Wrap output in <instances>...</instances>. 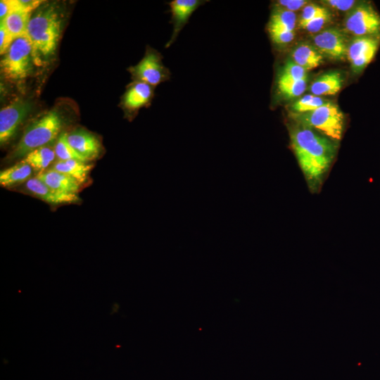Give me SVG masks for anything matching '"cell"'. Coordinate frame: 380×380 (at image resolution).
Wrapping results in <instances>:
<instances>
[{
  "label": "cell",
  "mask_w": 380,
  "mask_h": 380,
  "mask_svg": "<svg viewBox=\"0 0 380 380\" xmlns=\"http://www.w3.org/2000/svg\"><path fill=\"white\" fill-rule=\"evenodd\" d=\"M153 96V87L137 81L127 88L122 99V106L128 112L134 113L149 105Z\"/></svg>",
  "instance_id": "9a60e30c"
},
{
  "label": "cell",
  "mask_w": 380,
  "mask_h": 380,
  "mask_svg": "<svg viewBox=\"0 0 380 380\" xmlns=\"http://www.w3.org/2000/svg\"><path fill=\"white\" fill-rule=\"evenodd\" d=\"M330 20L331 13L330 12H328L322 15L316 17L310 20L300 27L312 34L318 33L321 31L324 25H326L330 21Z\"/></svg>",
  "instance_id": "4316f807"
},
{
  "label": "cell",
  "mask_w": 380,
  "mask_h": 380,
  "mask_svg": "<svg viewBox=\"0 0 380 380\" xmlns=\"http://www.w3.org/2000/svg\"><path fill=\"white\" fill-rule=\"evenodd\" d=\"M30 18V12L19 8L8 14L0 22L4 24L11 37L15 40L27 36V26Z\"/></svg>",
  "instance_id": "ffe728a7"
},
{
  "label": "cell",
  "mask_w": 380,
  "mask_h": 380,
  "mask_svg": "<svg viewBox=\"0 0 380 380\" xmlns=\"http://www.w3.org/2000/svg\"><path fill=\"white\" fill-rule=\"evenodd\" d=\"M329 12L327 8L317 4L308 3L302 9L299 18V27L310 20Z\"/></svg>",
  "instance_id": "484cf974"
},
{
  "label": "cell",
  "mask_w": 380,
  "mask_h": 380,
  "mask_svg": "<svg viewBox=\"0 0 380 380\" xmlns=\"http://www.w3.org/2000/svg\"><path fill=\"white\" fill-rule=\"evenodd\" d=\"M291 55L292 61L306 71L317 68L323 61L321 53L314 46L306 43L297 45Z\"/></svg>",
  "instance_id": "d6986e66"
},
{
  "label": "cell",
  "mask_w": 380,
  "mask_h": 380,
  "mask_svg": "<svg viewBox=\"0 0 380 380\" xmlns=\"http://www.w3.org/2000/svg\"><path fill=\"white\" fill-rule=\"evenodd\" d=\"M48 186L63 193L77 194L80 183L74 178L53 169L40 172L37 177Z\"/></svg>",
  "instance_id": "2e32d148"
},
{
  "label": "cell",
  "mask_w": 380,
  "mask_h": 380,
  "mask_svg": "<svg viewBox=\"0 0 380 380\" xmlns=\"http://www.w3.org/2000/svg\"><path fill=\"white\" fill-rule=\"evenodd\" d=\"M344 27L355 37H380V14L371 3H357L347 14Z\"/></svg>",
  "instance_id": "8992f818"
},
{
  "label": "cell",
  "mask_w": 380,
  "mask_h": 380,
  "mask_svg": "<svg viewBox=\"0 0 380 380\" xmlns=\"http://www.w3.org/2000/svg\"><path fill=\"white\" fill-rule=\"evenodd\" d=\"M342 83L341 74L338 71H330L315 79L310 86V91L317 96L334 95L340 91Z\"/></svg>",
  "instance_id": "ac0fdd59"
},
{
  "label": "cell",
  "mask_w": 380,
  "mask_h": 380,
  "mask_svg": "<svg viewBox=\"0 0 380 380\" xmlns=\"http://www.w3.org/2000/svg\"><path fill=\"white\" fill-rule=\"evenodd\" d=\"M31 110V103L18 99L0 110V143L5 144L15 134L18 126Z\"/></svg>",
  "instance_id": "30bf717a"
},
{
  "label": "cell",
  "mask_w": 380,
  "mask_h": 380,
  "mask_svg": "<svg viewBox=\"0 0 380 380\" xmlns=\"http://www.w3.org/2000/svg\"><path fill=\"white\" fill-rule=\"evenodd\" d=\"M91 168V165L77 160H59L52 167L58 172L74 178L80 184L86 181Z\"/></svg>",
  "instance_id": "7402d4cb"
},
{
  "label": "cell",
  "mask_w": 380,
  "mask_h": 380,
  "mask_svg": "<svg viewBox=\"0 0 380 380\" xmlns=\"http://www.w3.org/2000/svg\"><path fill=\"white\" fill-rule=\"evenodd\" d=\"M32 46L27 36L15 39L1 60V72L8 80L21 81L31 72Z\"/></svg>",
  "instance_id": "277c9868"
},
{
  "label": "cell",
  "mask_w": 380,
  "mask_h": 380,
  "mask_svg": "<svg viewBox=\"0 0 380 380\" xmlns=\"http://www.w3.org/2000/svg\"><path fill=\"white\" fill-rule=\"evenodd\" d=\"M291 146L308 181L319 183L336 152L333 140L314 129L300 125L290 133Z\"/></svg>",
  "instance_id": "6da1fadb"
},
{
  "label": "cell",
  "mask_w": 380,
  "mask_h": 380,
  "mask_svg": "<svg viewBox=\"0 0 380 380\" xmlns=\"http://www.w3.org/2000/svg\"><path fill=\"white\" fill-rule=\"evenodd\" d=\"M307 81V71L289 59L278 72L276 89L285 99L296 98L304 93Z\"/></svg>",
  "instance_id": "ba28073f"
},
{
  "label": "cell",
  "mask_w": 380,
  "mask_h": 380,
  "mask_svg": "<svg viewBox=\"0 0 380 380\" xmlns=\"http://www.w3.org/2000/svg\"><path fill=\"white\" fill-rule=\"evenodd\" d=\"M322 2L328 7L342 12H349L357 4L353 0H327Z\"/></svg>",
  "instance_id": "f1b7e54d"
},
{
  "label": "cell",
  "mask_w": 380,
  "mask_h": 380,
  "mask_svg": "<svg viewBox=\"0 0 380 380\" xmlns=\"http://www.w3.org/2000/svg\"><path fill=\"white\" fill-rule=\"evenodd\" d=\"M61 20L53 7L38 11L30 20L27 35L32 46L34 63L53 56L60 37Z\"/></svg>",
  "instance_id": "7a4b0ae2"
},
{
  "label": "cell",
  "mask_w": 380,
  "mask_h": 380,
  "mask_svg": "<svg viewBox=\"0 0 380 380\" xmlns=\"http://www.w3.org/2000/svg\"><path fill=\"white\" fill-rule=\"evenodd\" d=\"M163 56L157 51L148 48L140 62L129 70L139 82L153 87L170 80L171 72L163 63Z\"/></svg>",
  "instance_id": "52a82bcc"
},
{
  "label": "cell",
  "mask_w": 380,
  "mask_h": 380,
  "mask_svg": "<svg viewBox=\"0 0 380 380\" xmlns=\"http://www.w3.org/2000/svg\"><path fill=\"white\" fill-rule=\"evenodd\" d=\"M31 194L51 205L74 203L80 201L77 194H68L56 191L39 180L37 177L30 179L25 184Z\"/></svg>",
  "instance_id": "4fadbf2b"
},
{
  "label": "cell",
  "mask_w": 380,
  "mask_h": 380,
  "mask_svg": "<svg viewBox=\"0 0 380 380\" xmlns=\"http://www.w3.org/2000/svg\"><path fill=\"white\" fill-rule=\"evenodd\" d=\"M208 1L206 0H172L168 3L172 32L170 39L165 44V48H169L175 42L180 32L198 8Z\"/></svg>",
  "instance_id": "7c38bea8"
},
{
  "label": "cell",
  "mask_w": 380,
  "mask_h": 380,
  "mask_svg": "<svg viewBox=\"0 0 380 380\" xmlns=\"http://www.w3.org/2000/svg\"><path fill=\"white\" fill-rule=\"evenodd\" d=\"M55 156L54 150L45 146L30 151L25 156L23 160L28 163L34 170L42 172L53 162Z\"/></svg>",
  "instance_id": "603a6c76"
},
{
  "label": "cell",
  "mask_w": 380,
  "mask_h": 380,
  "mask_svg": "<svg viewBox=\"0 0 380 380\" xmlns=\"http://www.w3.org/2000/svg\"><path fill=\"white\" fill-rule=\"evenodd\" d=\"M380 44V37H355L348 45L347 58L353 71L362 72L374 58Z\"/></svg>",
  "instance_id": "9c48e42d"
},
{
  "label": "cell",
  "mask_w": 380,
  "mask_h": 380,
  "mask_svg": "<svg viewBox=\"0 0 380 380\" xmlns=\"http://www.w3.org/2000/svg\"><path fill=\"white\" fill-rule=\"evenodd\" d=\"M308 4L305 0H279L274 3V7L295 13Z\"/></svg>",
  "instance_id": "83f0119b"
},
{
  "label": "cell",
  "mask_w": 380,
  "mask_h": 380,
  "mask_svg": "<svg viewBox=\"0 0 380 380\" xmlns=\"http://www.w3.org/2000/svg\"><path fill=\"white\" fill-rule=\"evenodd\" d=\"M68 140L87 161L95 159L100 153L101 144L98 139L84 129H76L68 134Z\"/></svg>",
  "instance_id": "5bb4252c"
},
{
  "label": "cell",
  "mask_w": 380,
  "mask_h": 380,
  "mask_svg": "<svg viewBox=\"0 0 380 380\" xmlns=\"http://www.w3.org/2000/svg\"><path fill=\"white\" fill-rule=\"evenodd\" d=\"M19 0H1L0 1V21H2L8 14L19 9Z\"/></svg>",
  "instance_id": "f546056e"
},
{
  "label": "cell",
  "mask_w": 380,
  "mask_h": 380,
  "mask_svg": "<svg viewBox=\"0 0 380 380\" xmlns=\"http://www.w3.org/2000/svg\"><path fill=\"white\" fill-rule=\"evenodd\" d=\"M54 151L60 160H77L87 162L86 159L80 156L70 144L67 133H62L59 136L55 145Z\"/></svg>",
  "instance_id": "cb8c5ba5"
},
{
  "label": "cell",
  "mask_w": 380,
  "mask_h": 380,
  "mask_svg": "<svg viewBox=\"0 0 380 380\" xmlns=\"http://www.w3.org/2000/svg\"><path fill=\"white\" fill-rule=\"evenodd\" d=\"M32 173V167L22 160L0 172V184L4 187H11L27 182Z\"/></svg>",
  "instance_id": "44dd1931"
},
{
  "label": "cell",
  "mask_w": 380,
  "mask_h": 380,
  "mask_svg": "<svg viewBox=\"0 0 380 380\" xmlns=\"http://www.w3.org/2000/svg\"><path fill=\"white\" fill-rule=\"evenodd\" d=\"M62 127V119L56 110H51L30 124L24 132L11 156H25L30 151L54 141Z\"/></svg>",
  "instance_id": "3957f363"
},
{
  "label": "cell",
  "mask_w": 380,
  "mask_h": 380,
  "mask_svg": "<svg viewBox=\"0 0 380 380\" xmlns=\"http://www.w3.org/2000/svg\"><path fill=\"white\" fill-rule=\"evenodd\" d=\"M327 102L321 96L307 94L297 100L292 105V108L297 113H305L316 110Z\"/></svg>",
  "instance_id": "d4e9b609"
},
{
  "label": "cell",
  "mask_w": 380,
  "mask_h": 380,
  "mask_svg": "<svg viewBox=\"0 0 380 380\" xmlns=\"http://www.w3.org/2000/svg\"><path fill=\"white\" fill-rule=\"evenodd\" d=\"M14 40L11 37L4 24L0 22V53L4 55Z\"/></svg>",
  "instance_id": "4dcf8cb0"
},
{
  "label": "cell",
  "mask_w": 380,
  "mask_h": 380,
  "mask_svg": "<svg viewBox=\"0 0 380 380\" xmlns=\"http://www.w3.org/2000/svg\"><path fill=\"white\" fill-rule=\"evenodd\" d=\"M315 48L329 58L343 60L347 57L348 45L343 32L336 28L323 30L312 37Z\"/></svg>",
  "instance_id": "8fae6325"
},
{
  "label": "cell",
  "mask_w": 380,
  "mask_h": 380,
  "mask_svg": "<svg viewBox=\"0 0 380 380\" xmlns=\"http://www.w3.org/2000/svg\"><path fill=\"white\" fill-rule=\"evenodd\" d=\"M296 24L295 13L273 6L267 24V31L270 37L286 32H295Z\"/></svg>",
  "instance_id": "e0dca14e"
},
{
  "label": "cell",
  "mask_w": 380,
  "mask_h": 380,
  "mask_svg": "<svg viewBox=\"0 0 380 380\" xmlns=\"http://www.w3.org/2000/svg\"><path fill=\"white\" fill-rule=\"evenodd\" d=\"M303 125L321 132L333 141L341 139L344 127V115L338 105L327 102L315 110L300 113Z\"/></svg>",
  "instance_id": "5b68a950"
}]
</instances>
